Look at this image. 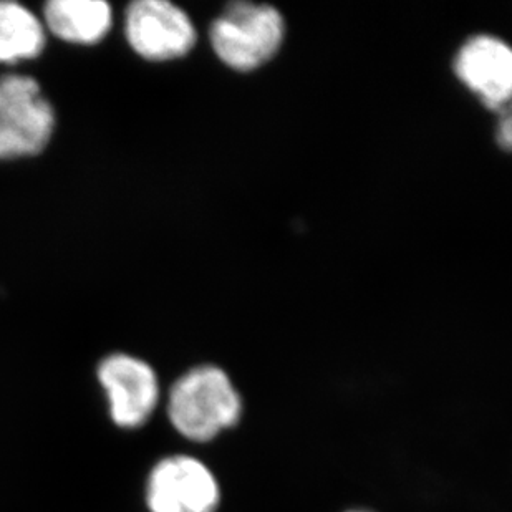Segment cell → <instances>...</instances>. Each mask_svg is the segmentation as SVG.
Masks as SVG:
<instances>
[{
  "instance_id": "cell-6",
  "label": "cell",
  "mask_w": 512,
  "mask_h": 512,
  "mask_svg": "<svg viewBox=\"0 0 512 512\" xmlns=\"http://www.w3.org/2000/svg\"><path fill=\"white\" fill-rule=\"evenodd\" d=\"M116 425L136 428L146 423L160 398V383L153 368L141 358L115 353L98 368Z\"/></svg>"
},
{
  "instance_id": "cell-4",
  "label": "cell",
  "mask_w": 512,
  "mask_h": 512,
  "mask_svg": "<svg viewBox=\"0 0 512 512\" xmlns=\"http://www.w3.org/2000/svg\"><path fill=\"white\" fill-rule=\"evenodd\" d=\"M125 34L131 49L150 62L186 57L198 44L196 25L168 0H136L126 9Z\"/></svg>"
},
{
  "instance_id": "cell-2",
  "label": "cell",
  "mask_w": 512,
  "mask_h": 512,
  "mask_svg": "<svg viewBox=\"0 0 512 512\" xmlns=\"http://www.w3.org/2000/svg\"><path fill=\"white\" fill-rule=\"evenodd\" d=\"M285 39V20L274 5L232 2L209 29L213 52L226 67L252 72L276 57Z\"/></svg>"
},
{
  "instance_id": "cell-8",
  "label": "cell",
  "mask_w": 512,
  "mask_h": 512,
  "mask_svg": "<svg viewBox=\"0 0 512 512\" xmlns=\"http://www.w3.org/2000/svg\"><path fill=\"white\" fill-rule=\"evenodd\" d=\"M112 24V7L103 0H52L45 5V27L70 44H98Z\"/></svg>"
},
{
  "instance_id": "cell-5",
  "label": "cell",
  "mask_w": 512,
  "mask_h": 512,
  "mask_svg": "<svg viewBox=\"0 0 512 512\" xmlns=\"http://www.w3.org/2000/svg\"><path fill=\"white\" fill-rule=\"evenodd\" d=\"M146 503L151 512H214L219 486L199 459L171 456L151 471Z\"/></svg>"
},
{
  "instance_id": "cell-9",
  "label": "cell",
  "mask_w": 512,
  "mask_h": 512,
  "mask_svg": "<svg viewBox=\"0 0 512 512\" xmlns=\"http://www.w3.org/2000/svg\"><path fill=\"white\" fill-rule=\"evenodd\" d=\"M45 25L24 5L0 2V63L39 57L45 49Z\"/></svg>"
},
{
  "instance_id": "cell-3",
  "label": "cell",
  "mask_w": 512,
  "mask_h": 512,
  "mask_svg": "<svg viewBox=\"0 0 512 512\" xmlns=\"http://www.w3.org/2000/svg\"><path fill=\"white\" fill-rule=\"evenodd\" d=\"M54 128V108L35 78H0V160L39 155Z\"/></svg>"
},
{
  "instance_id": "cell-11",
  "label": "cell",
  "mask_w": 512,
  "mask_h": 512,
  "mask_svg": "<svg viewBox=\"0 0 512 512\" xmlns=\"http://www.w3.org/2000/svg\"><path fill=\"white\" fill-rule=\"evenodd\" d=\"M352 512H362V511H352Z\"/></svg>"
},
{
  "instance_id": "cell-10",
  "label": "cell",
  "mask_w": 512,
  "mask_h": 512,
  "mask_svg": "<svg viewBox=\"0 0 512 512\" xmlns=\"http://www.w3.org/2000/svg\"><path fill=\"white\" fill-rule=\"evenodd\" d=\"M511 133V118H509V115H504L503 118H501V123H499L498 128L499 146H501V148H504V150H509V148H511Z\"/></svg>"
},
{
  "instance_id": "cell-1",
  "label": "cell",
  "mask_w": 512,
  "mask_h": 512,
  "mask_svg": "<svg viewBox=\"0 0 512 512\" xmlns=\"http://www.w3.org/2000/svg\"><path fill=\"white\" fill-rule=\"evenodd\" d=\"M174 428L189 440L208 441L236 425L242 401L223 368L201 365L174 383L168 403Z\"/></svg>"
},
{
  "instance_id": "cell-7",
  "label": "cell",
  "mask_w": 512,
  "mask_h": 512,
  "mask_svg": "<svg viewBox=\"0 0 512 512\" xmlns=\"http://www.w3.org/2000/svg\"><path fill=\"white\" fill-rule=\"evenodd\" d=\"M459 82L483 102L484 107L503 112L512 93V50L494 35H474L464 42L455 58Z\"/></svg>"
}]
</instances>
